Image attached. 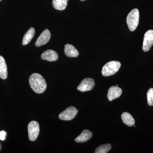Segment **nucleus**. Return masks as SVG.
<instances>
[{"instance_id": "f257e3e1", "label": "nucleus", "mask_w": 153, "mask_h": 153, "mask_svg": "<svg viewBox=\"0 0 153 153\" xmlns=\"http://www.w3.org/2000/svg\"><path fill=\"white\" fill-rule=\"evenodd\" d=\"M30 87L36 93L42 94L47 89V84L43 76L38 73H33L29 78Z\"/></svg>"}, {"instance_id": "f03ea898", "label": "nucleus", "mask_w": 153, "mask_h": 153, "mask_svg": "<svg viewBox=\"0 0 153 153\" xmlns=\"http://www.w3.org/2000/svg\"><path fill=\"white\" fill-rule=\"evenodd\" d=\"M139 11L137 9L132 10L128 15L126 22L129 30L131 32L136 29L139 22Z\"/></svg>"}, {"instance_id": "7ed1b4c3", "label": "nucleus", "mask_w": 153, "mask_h": 153, "mask_svg": "<svg viewBox=\"0 0 153 153\" xmlns=\"http://www.w3.org/2000/svg\"><path fill=\"white\" fill-rule=\"evenodd\" d=\"M121 65L120 62L117 61H111L108 62L102 67V74L104 76L114 75L119 71Z\"/></svg>"}, {"instance_id": "20e7f679", "label": "nucleus", "mask_w": 153, "mask_h": 153, "mask_svg": "<svg viewBox=\"0 0 153 153\" xmlns=\"http://www.w3.org/2000/svg\"><path fill=\"white\" fill-rule=\"evenodd\" d=\"M29 138L31 141L37 139L40 132V126L38 122L36 121L30 122L28 126Z\"/></svg>"}, {"instance_id": "39448f33", "label": "nucleus", "mask_w": 153, "mask_h": 153, "mask_svg": "<svg viewBox=\"0 0 153 153\" xmlns=\"http://www.w3.org/2000/svg\"><path fill=\"white\" fill-rule=\"evenodd\" d=\"M78 113V110L74 106H70L59 115V118L62 120L68 121L73 119Z\"/></svg>"}, {"instance_id": "423d86ee", "label": "nucleus", "mask_w": 153, "mask_h": 153, "mask_svg": "<svg viewBox=\"0 0 153 153\" xmlns=\"http://www.w3.org/2000/svg\"><path fill=\"white\" fill-rule=\"evenodd\" d=\"M95 85L94 79L91 78H85L81 81L77 88V89L81 92L92 90Z\"/></svg>"}, {"instance_id": "0eeeda50", "label": "nucleus", "mask_w": 153, "mask_h": 153, "mask_svg": "<svg viewBox=\"0 0 153 153\" xmlns=\"http://www.w3.org/2000/svg\"><path fill=\"white\" fill-rule=\"evenodd\" d=\"M153 45V30H149L145 33L143 42V49L145 52L149 51Z\"/></svg>"}, {"instance_id": "6e6552de", "label": "nucleus", "mask_w": 153, "mask_h": 153, "mask_svg": "<svg viewBox=\"0 0 153 153\" xmlns=\"http://www.w3.org/2000/svg\"><path fill=\"white\" fill-rule=\"evenodd\" d=\"M51 34L48 29L44 30L39 36L36 43L35 45L37 47H40L47 44L51 38Z\"/></svg>"}, {"instance_id": "1a4fd4ad", "label": "nucleus", "mask_w": 153, "mask_h": 153, "mask_svg": "<svg viewBox=\"0 0 153 153\" xmlns=\"http://www.w3.org/2000/svg\"><path fill=\"white\" fill-rule=\"evenodd\" d=\"M122 93L121 88L117 86H112L109 88L107 94V97L109 101L119 97Z\"/></svg>"}, {"instance_id": "9d476101", "label": "nucleus", "mask_w": 153, "mask_h": 153, "mask_svg": "<svg viewBox=\"0 0 153 153\" xmlns=\"http://www.w3.org/2000/svg\"><path fill=\"white\" fill-rule=\"evenodd\" d=\"M41 58L44 60L53 62L56 61L58 59V55L57 52L54 50L48 49L42 53Z\"/></svg>"}, {"instance_id": "9b49d317", "label": "nucleus", "mask_w": 153, "mask_h": 153, "mask_svg": "<svg viewBox=\"0 0 153 153\" xmlns=\"http://www.w3.org/2000/svg\"><path fill=\"white\" fill-rule=\"evenodd\" d=\"M64 53L66 56L70 57H76L79 55V52L77 49L73 45L69 44L65 45Z\"/></svg>"}, {"instance_id": "f8f14e48", "label": "nucleus", "mask_w": 153, "mask_h": 153, "mask_svg": "<svg viewBox=\"0 0 153 153\" xmlns=\"http://www.w3.org/2000/svg\"><path fill=\"white\" fill-rule=\"evenodd\" d=\"M92 137V133L88 130H84L80 135L76 138L75 141L77 143L86 142Z\"/></svg>"}, {"instance_id": "ddd939ff", "label": "nucleus", "mask_w": 153, "mask_h": 153, "mask_svg": "<svg viewBox=\"0 0 153 153\" xmlns=\"http://www.w3.org/2000/svg\"><path fill=\"white\" fill-rule=\"evenodd\" d=\"M7 76V67L5 60L2 56H0V77L3 79H5Z\"/></svg>"}, {"instance_id": "4468645a", "label": "nucleus", "mask_w": 153, "mask_h": 153, "mask_svg": "<svg viewBox=\"0 0 153 153\" xmlns=\"http://www.w3.org/2000/svg\"><path fill=\"white\" fill-rule=\"evenodd\" d=\"M35 33L36 31L35 28H30L27 32L25 33V36L23 37L22 44L25 46L29 44L35 36Z\"/></svg>"}, {"instance_id": "2eb2a0df", "label": "nucleus", "mask_w": 153, "mask_h": 153, "mask_svg": "<svg viewBox=\"0 0 153 153\" xmlns=\"http://www.w3.org/2000/svg\"><path fill=\"white\" fill-rule=\"evenodd\" d=\"M68 4V0H53V7L58 10H63L66 8Z\"/></svg>"}, {"instance_id": "dca6fc26", "label": "nucleus", "mask_w": 153, "mask_h": 153, "mask_svg": "<svg viewBox=\"0 0 153 153\" xmlns=\"http://www.w3.org/2000/svg\"><path fill=\"white\" fill-rule=\"evenodd\" d=\"M122 120L125 124L128 126H132L135 123V120L133 117L128 112H124L122 114Z\"/></svg>"}, {"instance_id": "f3484780", "label": "nucleus", "mask_w": 153, "mask_h": 153, "mask_svg": "<svg viewBox=\"0 0 153 153\" xmlns=\"http://www.w3.org/2000/svg\"><path fill=\"white\" fill-rule=\"evenodd\" d=\"M111 148V145L110 144L102 145L98 147L95 150V153H106L108 152Z\"/></svg>"}, {"instance_id": "a211bd4d", "label": "nucleus", "mask_w": 153, "mask_h": 153, "mask_svg": "<svg viewBox=\"0 0 153 153\" xmlns=\"http://www.w3.org/2000/svg\"><path fill=\"white\" fill-rule=\"evenodd\" d=\"M148 103L149 106L153 105V88H150L147 94Z\"/></svg>"}, {"instance_id": "6ab92c4d", "label": "nucleus", "mask_w": 153, "mask_h": 153, "mask_svg": "<svg viewBox=\"0 0 153 153\" xmlns=\"http://www.w3.org/2000/svg\"><path fill=\"white\" fill-rule=\"evenodd\" d=\"M7 133L4 131H0V140L2 141L4 140L6 138Z\"/></svg>"}, {"instance_id": "aec40b11", "label": "nucleus", "mask_w": 153, "mask_h": 153, "mask_svg": "<svg viewBox=\"0 0 153 153\" xmlns=\"http://www.w3.org/2000/svg\"><path fill=\"white\" fill-rule=\"evenodd\" d=\"M80 1H86V0H80Z\"/></svg>"}, {"instance_id": "412c9836", "label": "nucleus", "mask_w": 153, "mask_h": 153, "mask_svg": "<svg viewBox=\"0 0 153 153\" xmlns=\"http://www.w3.org/2000/svg\"><path fill=\"white\" fill-rule=\"evenodd\" d=\"M116 86H117V87H118V85H116Z\"/></svg>"}, {"instance_id": "4be33fe9", "label": "nucleus", "mask_w": 153, "mask_h": 153, "mask_svg": "<svg viewBox=\"0 0 153 153\" xmlns=\"http://www.w3.org/2000/svg\"><path fill=\"white\" fill-rule=\"evenodd\" d=\"M2 1V0H0V1Z\"/></svg>"}, {"instance_id": "5701e85b", "label": "nucleus", "mask_w": 153, "mask_h": 153, "mask_svg": "<svg viewBox=\"0 0 153 153\" xmlns=\"http://www.w3.org/2000/svg\"><path fill=\"white\" fill-rule=\"evenodd\" d=\"M69 1V0H68V1Z\"/></svg>"}]
</instances>
